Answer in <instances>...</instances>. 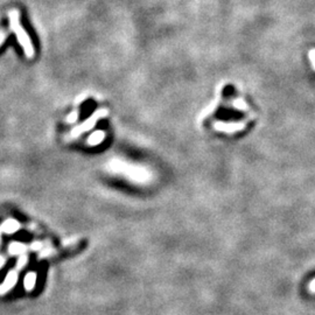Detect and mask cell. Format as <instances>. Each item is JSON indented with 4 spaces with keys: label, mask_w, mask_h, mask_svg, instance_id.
Segmentation results:
<instances>
[{
    "label": "cell",
    "mask_w": 315,
    "mask_h": 315,
    "mask_svg": "<svg viewBox=\"0 0 315 315\" xmlns=\"http://www.w3.org/2000/svg\"><path fill=\"white\" fill-rule=\"evenodd\" d=\"M35 280H36V276L35 273H29L28 276L26 277L25 280V286L27 290H32L34 285H35Z\"/></svg>",
    "instance_id": "6"
},
{
    "label": "cell",
    "mask_w": 315,
    "mask_h": 315,
    "mask_svg": "<svg viewBox=\"0 0 315 315\" xmlns=\"http://www.w3.org/2000/svg\"><path fill=\"white\" fill-rule=\"evenodd\" d=\"M16 278H18V270H13L6 277L4 284L0 286V294H4L12 289L14 286V284L16 282Z\"/></svg>",
    "instance_id": "3"
},
{
    "label": "cell",
    "mask_w": 315,
    "mask_h": 315,
    "mask_svg": "<svg viewBox=\"0 0 315 315\" xmlns=\"http://www.w3.org/2000/svg\"><path fill=\"white\" fill-rule=\"evenodd\" d=\"M8 20H9V27H11L12 32L15 34L16 40L20 43V46L22 47L23 53L27 59H33L34 54H35V50H34V46L32 40L27 32L23 28L21 25V21H20V12L19 9L13 8L8 13Z\"/></svg>",
    "instance_id": "1"
},
{
    "label": "cell",
    "mask_w": 315,
    "mask_h": 315,
    "mask_svg": "<svg viewBox=\"0 0 315 315\" xmlns=\"http://www.w3.org/2000/svg\"><path fill=\"white\" fill-rule=\"evenodd\" d=\"M77 118H78V111H73L67 117V122L68 123H75V122L77 121Z\"/></svg>",
    "instance_id": "8"
},
{
    "label": "cell",
    "mask_w": 315,
    "mask_h": 315,
    "mask_svg": "<svg viewBox=\"0 0 315 315\" xmlns=\"http://www.w3.org/2000/svg\"><path fill=\"white\" fill-rule=\"evenodd\" d=\"M7 36H8L7 32H4V30H2V32H0V47L2 46V43L5 42L6 39H7Z\"/></svg>",
    "instance_id": "9"
},
{
    "label": "cell",
    "mask_w": 315,
    "mask_h": 315,
    "mask_svg": "<svg viewBox=\"0 0 315 315\" xmlns=\"http://www.w3.org/2000/svg\"><path fill=\"white\" fill-rule=\"evenodd\" d=\"M104 116H107V110H98L96 111L94 115L91 116L90 118L87 119L83 124H81L80 126H77V128H75L73 131L70 132V135L67 137V139H74V138H77L78 136H81L82 133L85 132V131H89V130L94 128V126L96 125V123H97V121L99 118H103Z\"/></svg>",
    "instance_id": "2"
},
{
    "label": "cell",
    "mask_w": 315,
    "mask_h": 315,
    "mask_svg": "<svg viewBox=\"0 0 315 315\" xmlns=\"http://www.w3.org/2000/svg\"><path fill=\"white\" fill-rule=\"evenodd\" d=\"M25 250H26V246L21 244V243L14 242L11 246H9V251H11L12 253H21V252H25Z\"/></svg>",
    "instance_id": "7"
},
{
    "label": "cell",
    "mask_w": 315,
    "mask_h": 315,
    "mask_svg": "<svg viewBox=\"0 0 315 315\" xmlns=\"http://www.w3.org/2000/svg\"><path fill=\"white\" fill-rule=\"evenodd\" d=\"M19 229V224L15 221H7L2 224V230L7 232V234H12V232L16 231Z\"/></svg>",
    "instance_id": "4"
},
{
    "label": "cell",
    "mask_w": 315,
    "mask_h": 315,
    "mask_svg": "<svg viewBox=\"0 0 315 315\" xmlns=\"http://www.w3.org/2000/svg\"><path fill=\"white\" fill-rule=\"evenodd\" d=\"M308 290H310L311 293L315 294V278L310 283V285H308Z\"/></svg>",
    "instance_id": "10"
},
{
    "label": "cell",
    "mask_w": 315,
    "mask_h": 315,
    "mask_svg": "<svg viewBox=\"0 0 315 315\" xmlns=\"http://www.w3.org/2000/svg\"><path fill=\"white\" fill-rule=\"evenodd\" d=\"M0 239H1V236H0Z\"/></svg>",
    "instance_id": "12"
},
{
    "label": "cell",
    "mask_w": 315,
    "mask_h": 315,
    "mask_svg": "<svg viewBox=\"0 0 315 315\" xmlns=\"http://www.w3.org/2000/svg\"><path fill=\"white\" fill-rule=\"evenodd\" d=\"M103 139H104V133L102 131H96L89 137V144H91V145H97V144L101 143Z\"/></svg>",
    "instance_id": "5"
},
{
    "label": "cell",
    "mask_w": 315,
    "mask_h": 315,
    "mask_svg": "<svg viewBox=\"0 0 315 315\" xmlns=\"http://www.w3.org/2000/svg\"><path fill=\"white\" fill-rule=\"evenodd\" d=\"M5 264V259L0 256V268H2V265Z\"/></svg>",
    "instance_id": "11"
}]
</instances>
